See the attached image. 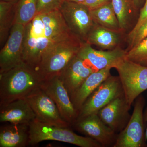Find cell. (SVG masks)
Returning <instances> with one entry per match:
<instances>
[{"label":"cell","mask_w":147,"mask_h":147,"mask_svg":"<svg viewBox=\"0 0 147 147\" xmlns=\"http://www.w3.org/2000/svg\"><path fill=\"white\" fill-rule=\"evenodd\" d=\"M77 55L72 58L59 74L69 96L75 92L90 74L96 71L88 66Z\"/></svg>","instance_id":"obj_14"},{"label":"cell","mask_w":147,"mask_h":147,"mask_svg":"<svg viewBox=\"0 0 147 147\" xmlns=\"http://www.w3.org/2000/svg\"><path fill=\"white\" fill-rule=\"evenodd\" d=\"M123 94L119 76L110 75L84 102L79 110L77 119L92 114H97L110 101Z\"/></svg>","instance_id":"obj_6"},{"label":"cell","mask_w":147,"mask_h":147,"mask_svg":"<svg viewBox=\"0 0 147 147\" xmlns=\"http://www.w3.org/2000/svg\"><path fill=\"white\" fill-rule=\"evenodd\" d=\"M113 9L123 31L126 30L129 23L130 5L129 0H111Z\"/></svg>","instance_id":"obj_23"},{"label":"cell","mask_w":147,"mask_h":147,"mask_svg":"<svg viewBox=\"0 0 147 147\" xmlns=\"http://www.w3.org/2000/svg\"><path fill=\"white\" fill-rule=\"evenodd\" d=\"M147 20V0H146L144 5L141 9L140 14L137 24L135 25L134 28L129 34L128 38L129 41L131 40L135 33L139 28V27Z\"/></svg>","instance_id":"obj_27"},{"label":"cell","mask_w":147,"mask_h":147,"mask_svg":"<svg viewBox=\"0 0 147 147\" xmlns=\"http://www.w3.org/2000/svg\"><path fill=\"white\" fill-rule=\"evenodd\" d=\"M126 51L119 47H116L108 51L97 50L90 44L84 42L79 50L77 56L88 63L95 71L108 67H112L119 61L125 57Z\"/></svg>","instance_id":"obj_13"},{"label":"cell","mask_w":147,"mask_h":147,"mask_svg":"<svg viewBox=\"0 0 147 147\" xmlns=\"http://www.w3.org/2000/svg\"><path fill=\"white\" fill-rule=\"evenodd\" d=\"M40 88L53 100L61 117L71 126L78 118V111L59 75L42 81Z\"/></svg>","instance_id":"obj_8"},{"label":"cell","mask_w":147,"mask_h":147,"mask_svg":"<svg viewBox=\"0 0 147 147\" xmlns=\"http://www.w3.org/2000/svg\"><path fill=\"white\" fill-rule=\"evenodd\" d=\"M29 125L9 123L1 126L0 147L29 146Z\"/></svg>","instance_id":"obj_18"},{"label":"cell","mask_w":147,"mask_h":147,"mask_svg":"<svg viewBox=\"0 0 147 147\" xmlns=\"http://www.w3.org/2000/svg\"><path fill=\"white\" fill-rule=\"evenodd\" d=\"M38 0H20L16 4L15 23L26 26L37 15Z\"/></svg>","instance_id":"obj_22"},{"label":"cell","mask_w":147,"mask_h":147,"mask_svg":"<svg viewBox=\"0 0 147 147\" xmlns=\"http://www.w3.org/2000/svg\"><path fill=\"white\" fill-rule=\"evenodd\" d=\"M145 0H132L133 4L135 7H138L141 5L144 1Z\"/></svg>","instance_id":"obj_30"},{"label":"cell","mask_w":147,"mask_h":147,"mask_svg":"<svg viewBox=\"0 0 147 147\" xmlns=\"http://www.w3.org/2000/svg\"><path fill=\"white\" fill-rule=\"evenodd\" d=\"M38 15L44 23L45 36L51 42H59L73 35L59 9Z\"/></svg>","instance_id":"obj_17"},{"label":"cell","mask_w":147,"mask_h":147,"mask_svg":"<svg viewBox=\"0 0 147 147\" xmlns=\"http://www.w3.org/2000/svg\"><path fill=\"white\" fill-rule=\"evenodd\" d=\"M25 99L31 107L37 120L48 124L71 127L61 117L55 102L40 87Z\"/></svg>","instance_id":"obj_10"},{"label":"cell","mask_w":147,"mask_h":147,"mask_svg":"<svg viewBox=\"0 0 147 147\" xmlns=\"http://www.w3.org/2000/svg\"><path fill=\"white\" fill-rule=\"evenodd\" d=\"M90 12L95 24L115 31H122L111 2L90 10Z\"/></svg>","instance_id":"obj_20"},{"label":"cell","mask_w":147,"mask_h":147,"mask_svg":"<svg viewBox=\"0 0 147 147\" xmlns=\"http://www.w3.org/2000/svg\"><path fill=\"white\" fill-rule=\"evenodd\" d=\"M125 58L136 63L147 66V37L127 51Z\"/></svg>","instance_id":"obj_24"},{"label":"cell","mask_w":147,"mask_h":147,"mask_svg":"<svg viewBox=\"0 0 147 147\" xmlns=\"http://www.w3.org/2000/svg\"><path fill=\"white\" fill-rule=\"evenodd\" d=\"M112 68V67H108L103 69L94 71L70 96L71 102L78 113L80 108L90 96L102 82L111 75L110 71Z\"/></svg>","instance_id":"obj_16"},{"label":"cell","mask_w":147,"mask_h":147,"mask_svg":"<svg viewBox=\"0 0 147 147\" xmlns=\"http://www.w3.org/2000/svg\"><path fill=\"white\" fill-rule=\"evenodd\" d=\"M71 33L84 42L94 25L90 9L83 3L65 1L59 9Z\"/></svg>","instance_id":"obj_7"},{"label":"cell","mask_w":147,"mask_h":147,"mask_svg":"<svg viewBox=\"0 0 147 147\" xmlns=\"http://www.w3.org/2000/svg\"><path fill=\"white\" fill-rule=\"evenodd\" d=\"M42 81L36 69L25 63L0 73V105L26 98Z\"/></svg>","instance_id":"obj_1"},{"label":"cell","mask_w":147,"mask_h":147,"mask_svg":"<svg viewBox=\"0 0 147 147\" xmlns=\"http://www.w3.org/2000/svg\"><path fill=\"white\" fill-rule=\"evenodd\" d=\"M26 26L15 23L0 52V73L24 62V42Z\"/></svg>","instance_id":"obj_9"},{"label":"cell","mask_w":147,"mask_h":147,"mask_svg":"<svg viewBox=\"0 0 147 147\" xmlns=\"http://www.w3.org/2000/svg\"><path fill=\"white\" fill-rule=\"evenodd\" d=\"M84 43L72 35L50 45L42 54L36 68L43 81L59 75Z\"/></svg>","instance_id":"obj_2"},{"label":"cell","mask_w":147,"mask_h":147,"mask_svg":"<svg viewBox=\"0 0 147 147\" xmlns=\"http://www.w3.org/2000/svg\"><path fill=\"white\" fill-rule=\"evenodd\" d=\"M20 0H0V1H4L8 2L13 3L16 4Z\"/></svg>","instance_id":"obj_32"},{"label":"cell","mask_w":147,"mask_h":147,"mask_svg":"<svg viewBox=\"0 0 147 147\" xmlns=\"http://www.w3.org/2000/svg\"><path fill=\"white\" fill-rule=\"evenodd\" d=\"M144 120L146 121L147 122V107L145 110L144 113ZM145 141L147 140V127L146 129V131L145 133Z\"/></svg>","instance_id":"obj_29"},{"label":"cell","mask_w":147,"mask_h":147,"mask_svg":"<svg viewBox=\"0 0 147 147\" xmlns=\"http://www.w3.org/2000/svg\"><path fill=\"white\" fill-rule=\"evenodd\" d=\"M71 127L98 142L102 147H113L115 143L117 134L107 126L97 114L77 119Z\"/></svg>","instance_id":"obj_11"},{"label":"cell","mask_w":147,"mask_h":147,"mask_svg":"<svg viewBox=\"0 0 147 147\" xmlns=\"http://www.w3.org/2000/svg\"><path fill=\"white\" fill-rule=\"evenodd\" d=\"M48 140L65 142L80 147H102L92 138L74 133L71 127L48 124L35 119L29 125V146H35Z\"/></svg>","instance_id":"obj_3"},{"label":"cell","mask_w":147,"mask_h":147,"mask_svg":"<svg viewBox=\"0 0 147 147\" xmlns=\"http://www.w3.org/2000/svg\"><path fill=\"white\" fill-rule=\"evenodd\" d=\"M16 4L0 1V45L5 44L16 17Z\"/></svg>","instance_id":"obj_21"},{"label":"cell","mask_w":147,"mask_h":147,"mask_svg":"<svg viewBox=\"0 0 147 147\" xmlns=\"http://www.w3.org/2000/svg\"><path fill=\"white\" fill-rule=\"evenodd\" d=\"M118 73L124 94L131 106L143 92L147 90V66L124 58L113 66Z\"/></svg>","instance_id":"obj_4"},{"label":"cell","mask_w":147,"mask_h":147,"mask_svg":"<svg viewBox=\"0 0 147 147\" xmlns=\"http://www.w3.org/2000/svg\"><path fill=\"white\" fill-rule=\"evenodd\" d=\"M121 32H116L95 24L87 38L86 42L105 50L116 48L121 40Z\"/></svg>","instance_id":"obj_19"},{"label":"cell","mask_w":147,"mask_h":147,"mask_svg":"<svg viewBox=\"0 0 147 147\" xmlns=\"http://www.w3.org/2000/svg\"><path fill=\"white\" fill-rule=\"evenodd\" d=\"M134 103V109L130 118L123 130L117 134L113 147H142L144 146V97L140 95Z\"/></svg>","instance_id":"obj_5"},{"label":"cell","mask_w":147,"mask_h":147,"mask_svg":"<svg viewBox=\"0 0 147 147\" xmlns=\"http://www.w3.org/2000/svg\"><path fill=\"white\" fill-rule=\"evenodd\" d=\"M131 107L123 94L110 101L97 114L107 126L118 134L128 123L131 116L129 113Z\"/></svg>","instance_id":"obj_12"},{"label":"cell","mask_w":147,"mask_h":147,"mask_svg":"<svg viewBox=\"0 0 147 147\" xmlns=\"http://www.w3.org/2000/svg\"><path fill=\"white\" fill-rule=\"evenodd\" d=\"M68 1L72 2L79 3H83L85 0H65Z\"/></svg>","instance_id":"obj_31"},{"label":"cell","mask_w":147,"mask_h":147,"mask_svg":"<svg viewBox=\"0 0 147 147\" xmlns=\"http://www.w3.org/2000/svg\"><path fill=\"white\" fill-rule=\"evenodd\" d=\"M65 0H38L37 15L59 10Z\"/></svg>","instance_id":"obj_25"},{"label":"cell","mask_w":147,"mask_h":147,"mask_svg":"<svg viewBox=\"0 0 147 147\" xmlns=\"http://www.w3.org/2000/svg\"><path fill=\"white\" fill-rule=\"evenodd\" d=\"M111 2V0H85L83 4L91 10Z\"/></svg>","instance_id":"obj_28"},{"label":"cell","mask_w":147,"mask_h":147,"mask_svg":"<svg viewBox=\"0 0 147 147\" xmlns=\"http://www.w3.org/2000/svg\"><path fill=\"white\" fill-rule=\"evenodd\" d=\"M147 37V20L141 26L129 41V50Z\"/></svg>","instance_id":"obj_26"},{"label":"cell","mask_w":147,"mask_h":147,"mask_svg":"<svg viewBox=\"0 0 147 147\" xmlns=\"http://www.w3.org/2000/svg\"><path fill=\"white\" fill-rule=\"evenodd\" d=\"M36 119L31 107L25 98L0 105V122L29 125Z\"/></svg>","instance_id":"obj_15"}]
</instances>
